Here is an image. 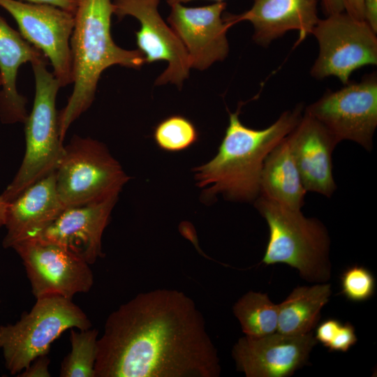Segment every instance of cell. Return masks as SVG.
I'll return each instance as SVG.
<instances>
[{
    "label": "cell",
    "instance_id": "1",
    "mask_svg": "<svg viewBox=\"0 0 377 377\" xmlns=\"http://www.w3.org/2000/svg\"><path fill=\"white\" fill-rule=\"evenodd\" d=\"M95 377H217L221 366L202 314L184 293H141L107 318Z\"/></svg>",
    "mask_w": 377,
    "mask_h": 377
},
{
    "label": "cell",
    "instance_id": "2",
    "mask_svg": "<svg viewBox=\"0 0 377 377\" xmlns=\"http://www.w3.org/2000/svg\"><path fill=\"white\" fill-rule=\"evenodd\" d=\"M241 105L229 112V124L216 156L195 168L199 186L207 196L221 193L228 200L255 201L260 195V175L268 154L295 127L303 114L297 105L283 112L270 126L253 129L239 119Z\"/></svg>",
    "mask_w": 377,
    "mask_h": 377
},
{
    "label": "cell",
    "instance_id": "3",
    "mask_svg": "<svg viewBox=\"0 0 377 377\" xmlns=\"http://www.w3.org/2000/svg\"><path fill=\"white\" fill-rule=\"evenodd\" d=\"M112 0H76L70 40L73 88L58 112L59 135L64 141L71 125L90 108L102 73L119 65L140 68L145 59L138 50L118 46L111 34Z\"/></svg>",
    "mask_w": 377,
    "mask_h": 377
},
{
    "label": "cell",
    "instance_id": "4",
    "mask_svg": "<svg viewBox=\"0 0 377 377\" xmlns=\"http://www.w3.org/2000/svg\"><path fill=\"white\" fill-rule=\"evenodd\" d=\"M254 202L269 228L261 263L286 264L309 282H326L331 275L330 239L323 223L304 216L301 209L286 207L263 195Z\"/></svg>",
    "mask_w": 377,
    "mask_h": 377
},
{
    "label": "cell",
    "instance_id": "5",
    "mask_svg": "<svg viewBox=\"0 0 377 377\" xmlns=\"http://www.w3.org/2000/svg\"><path fill=\"white\" fill-rule=\"evenodd\" d=\"M31 64L35 95L24 124L25 154L21 165L1 195L10 202L38 180L55 171L64 151L60 138L56 99L61 86L47 68L45 57Z\"/></svg>",
    "mask_w": 377,
    "mask_h": 377
},
{
    "label": "cell",
    "instance_id": "6",
    "mask_svg": "<svg viewBox=\"0 0 377 377\" xmlns=\"http://www.w3.org/2000/svg\"><path fill=\"white\" fill-rule=\"evenodd\" d=\"M90 327L89 318L72 299L37 298L19 321L0 326V348L6 367L11 374H17L37 357L47 355L51 343L66 330Z\"/></svg>",
    "mask_w": 377,
    "mask_h": 377
},
{
    "label": "cell",
    "instance_id": "7",
    "mask_svg": "<svg viewBox=\"0 0 377 377\" xmlns=\"http://www.w3.org/2000/svg\"><path fill=\"white\" fill-rule=\"evenodd\" d=\"M55 178L65 209L118 197L129 179L104 144L77 135L64 146Z\"/></svg>",
    "mask_w": 377,
    "mask_h": 377
},
{
    "label": "cell",
    "instance_id": "8",
    "mask_svg": "<svg viewBox=\"0 0 377 377\" xmlns=\"http://www.w3.org/2000/svg\"><path fill=\"white\" fill-rule=\"evenodd\" d=\"M376 34L364 20L346 13L319 19L311 31L319 50L311 75L317 80L334 76L346 84L355 71L376 66Z\"/></svg>",
    "mask_w": 377,
    "mask_h": 377
},
{
    "label": "cell",
    "instance_id": "9",
    "mask_svg": "<svg viewBox=\"0 0 377 377\" xmlns=\"http://www.w3.org/2000/svg\"><path fill=\"white\" fill-rule=\"evenodd\" d=\"M304 112L338 142L351 140L371 151L377 126L376 73L366 75L359 82L349 81L339 90L326 91Z\"/></svg>",
    "mask_w": 377,
    "mask_h": 377
},
{
    "label": "cell",
    "instance_id": "10",
    "mask_svg": "<svg viewBox=\"0 0 377 377\" xmlns=\"http://www.w3.org/2000/svg\"><path fill=\"white\" fill-rule=\"evenodd\" d=\"M36 299L59 296L68 299L87 293L94 285L89 264L79 255L40 237L15 244Z\"/></svg>",
    "mask_w": 377,
    "mask_h": 377
},
{
    "label": "cell",
    "instance_id": "11",
    "mask_svg": "<svg viewBox=\"0 0 377 377\" xmlns=\"http://www.w3.org/2000/svg\"><path fill=\"white\" fill-rule=\"evenodd\" d=\"M0 6L15 19L22 37L50 63L61 87L72 84L70 40L74 14L50 4L17 0H0Z\"/></svg>",
    "mask_w": 377,
    "mask_h": 377
},
{
    "label": "cell",
    "instance_id": "12",
    "mask_svg": "<svg viewBox=\"0 0 377 377\" xmlns=\"http://www.w3.org/2000/svg\"><path fill=\"white\" fill-rule=\"evenodd\" d=\"M160 0H113L114 14L119 20L130 15L138 20L136 44L145 63L168 62L166 69L156 80V85L168 82L181 87L189 75L191 63L187 51L172 28L161 16Z\"/></svg>",
    "mask_w": 377,
    "mask_h": 377
},
{
    "label": "cell",
    "instance_id": "13",
    "mask_svg": "<svg viewBox=\"0 0 377 377\" xmlns=\"http://www.w3.org/2000/svg\"><path fill=\"white\" fill-rule=\"evenodd\" d=\"M317 341L313 332L289 335L274 332L260 337L244 336L232 355L246 377H288L306 364Z\"/></svg>",
    "mask_w": 377,
    "mask_h": 377
},
{
    "label": "cell",
    "instance_id": "14",
    "mask_svg": "<svg viewBox=\"0 0 377 377\" xmlns=\"http://www.w3.org/2000/svg\"><path fill=\"white\" fill-rule=\"evenodd\" d=\"M170 7L168 22L185 47L191 68L203 71L227 57L230 27L223 16L224 1L199 7L181 3Z\"/></svg>",
    "mask_w": 377,
    "mask_h": 377
},
{
    "label": "cell",
    "instance_id": "15",
    "mask_svg": "<svg viewBox=\"0 0 377 377\" xmlns=\"http://www.w3.org/2000/svg\"><path fill=\"white\" fill-rule=\"evenodd\" d=\"M318 0H253L251 7L242 13L223 15L229 27L242 21L253 27V40L267 47L272 41L290 31L299 32L296 44L303 41L318 22Z\"/></svg>",
    "mask_w": 377,
    "mask_h": 377
},
{
    "label": "cell",
    "instance_id": "16",
    "mask_svg": "<svg viewBox=\"0 0 377 377\" xmlns=\"http://www.w3.org/2000/svg\"><path fill=\"white\" fill-rule=\"evenodd\" d=\"M287 139L305 190L331 197L337 188L332 154L339 142L304 111Z\"/></svg>",
    "mask_w": 377,
    "mask_h": 377
},
{
    "label": "cell",
    "instance_id": "17",
    "mask_svg": "<svg viewBox=\"0 0 377 377\" xmlns=\"http://www.w3.org/2000/svg\"><path fill=\"white\" fill-rule=\"evenodd\" d=\"M117 198L66 208L38 237L66 247L94 264L103 256L102 235Z\"/></svg>",
    "mask_w": 377,
    "mask_h": 377
},
{
    "label": "cell",
    "instance_id": "18",
    "mask_svg": "<svg viewBox=\"0 0 377 377\" xmlns=\"http://www.w3.org/2000/svg\"><path fill=\"white\" fill-rule=\"evenodd\" d=\"M65 209L56 188L55 171L28 187L8 202L4 248L38 237Z\"/></svg>",
    "mask_w": 377,
    "mask_h": 377
},
{
    "label": "cell",
    "instance_id": "19",
    "mask_svg": "<svg viewBox=\"0 0 377 377\" xmlns=\"http://www.w3.org/2000/svg\"><path fill=\"white\" fill-rule=\"evenodd\" d=\"M45 57L14 30L0 15V120L3 124L24 123L27 100L20 94L16 81L19 68Z\"/></svg>",
    "mask_w": 377,
    "mask_h": 377
},
{
    "label": "cell",
    "instance_id": "20",
    "mask_svg": "<svg viewBox=\"0 0 377 377\" xmlns=\"http://www.w3.org/2000/svg\"><path fill=\"white\" fill-rule=\"evenodd\" d=\"M287 136L272 149L264 161L260 195L286 207L301 209L306 191Z\"/></svg>",
    "mask_w": 377,
    "mask_h": 377
},
{
    "label": "cell",
    "instance_id": "21",
    "mask_svg": "<svg viewBox=\"0 0 377 377\" xmlns=\"http://www.w3.org/2000/svg\"><path fill=\"white\" fill-rule=\"evenodd\" d=\"M331 285L319 283L298 286L278 304L277 332L302 335L313 332L323 307L329 302Z\"/></svg>",
    "mask_w": 377,
    "mask_h": 377
},
{
    "label": "cell",
    "instance_id": "22",
    "mask_svg": "<svg viewBox=\"0 0 377 377\" xmlns=\"http://www.w3.org/2000/svg\"><path fill=\"white\" fill-rule=\"evenodd\" d=\"M246 336L260 337L274 333L278 325V304L265 293L249 291L232 307Z\"/></svg>",
    "mask_w": 377,
    "mask_h": 377
},
{
    "label": "cell",
    "instance_id": "23",
    "mask_svg": "<svg viewBox=\"0 0 377 377\" xmlns=\"http://www.w3.org/2000/svg\"><path fill=\"white\" fill-rule=\"evenodd\" d=\"M71 329V352L61 364V377H95L98 330Z\"/></svg>",
    "mask_w": 377,
    "mask_h": 377
},
{
    "label": "cell",
    "instance_id": "24",
    "mask_svg": "<svg viewBox=\"0 0 377 377\" xmlns=\"http://www.w3.org/2000/svg\"><path fill=\"white\" fill-rule=\"evenodd\" d=\"M193 124L181 115H172L161 121L155 128L154 138L163 150L176 152L184 150L198 140Z\"/></svg>",
    "mask_w": 377,
    "mask_h": 377
},
{
    "label": "cell",
    "instance_id": "25",
    "mask_svg": "<svg viewBox=\"0 0 377 377\" xmlns=\"http://www.w3.org/2000/svg\"><path fill=\"white\" fill-rule=\"evenodd\" d=\"M342 294L349 300L361 302L369 300L376 290V279L367 268L353 265L348 267L341 277Z\"/></svg>",
    "mask_w": 377,
    "mask_h": 377
},
{
    "label": "cell",
    "instance_id": "26",
    "mask_svg": "<svg viewBox=\"0 0 377 377\" xmlns=\"http://www.w3.org/2000/svg\"><path fill=\"white\" fill-rule=\"evenodd\" d=\"M325 16L346 13L350 16L364 20L363 0H320Z\"/></svg>",
    "mask_w": 377,
    "mask_h": 377
},
{
    "label": "cell",
    "instance_id": "27",
    "mask_svg": "<svg viewBox=\"0 0 377 377\" xmlns=\"http://www.w3.org/2000/svg\"><path fill=\"white\" fill-rule=\"evenodd\" d=\"M357 338L353 325L350 323L341 325L333 339L327 347L330 351L347 352L356 343Z\"/></svg>",
    "mask_w": 377,
    "mask_h": 377
},
{
    "label": "cell",
    "instance_id": "28",
    "mask_svg": "<svg viewBox=\"0 0 377 377\" xmlns=\"http://www.w3.org/2000/svg\"><path fill=\"white\" fill-rule=\"evenodd\" d=\"M341 323L337 319L329 318L321 323L316 330L315 338L325 347H327L333 339Z\"/></svg>",
    "mask_w": 377,
    "mask_h": 377
},
{
    "label": "cell",
    "instance_id": "29",
    "mask_svg": "<svg viewBox=\"0 0 377 377\" xmlns=\"http://www.w3.org/2000/svg\"><path fill=\"white\" fill-rule=\"evenodd\" d=\"M47 355L35 359L29 366L18 376L22 377H50V360Z\"/></svg>",
    "mask_w": 377,
    "mask_h": 377
},
{
    "label": "cell",
    "instance_id": "30",
    "mask_svg": "<svg viewBox=\"0 0 377 377\" xmlns=\"http://www.w3.org/2000/svg\"><path fill=\"white\" fill-rule=\"evenodd\" d=\"M364 20L377 33V0H363Z\"/></svg>",
    "mask_w": 377,
    "mask_h": 377
},
{
    "label": "cell",
    "instance_id": "31",
    "mask_svg": "<svg viewBox=\"0 0 377 377\" xmlns=\"http://www.w3.org/2000/svg\"><path fill=\"white\" fill-rule=\"evenodd\" d=\"M34 3L50 4L74 13L76 8V0H24Z\"/></svg>",
    "mask_w": 377,
    "mask_h": 377
},
{
    "label": "cell",
    "instance_id": "32",
    "mask_svg": "<svg viewBox=\"0 0 377 377\" xmlns=\"http://www.w3.org/2000/svg\"><path fill=\"white\" fill-rule=\"evenodd\" d=\"M8 205V202L1 195H0V228H1L2 226L5 225Z\"/></svg>",
    "mask_w": 377,
    "mask_h": 377
},
{
    "label": "cell",
    "instance_id": "33",
    "mask_svg": "<svg viewBox=\"0 0 377 377\" xmlns=\"http://www.w3.org/2000/svg\"><path fill=\"white\" fill-rule=\"evenodd\" d=\"M193 1V0H166L167 3L171 6L174 4H177V3H181V4H183V3H187V2H189V1ZM211 1H214L215 2H218V1H223V0H211Z\"/></svg>",
    "mask_w": 377,
    "mask_h": 377
},
{
    "label": "cell",
    "instance_id": "34",
    "mask_svg": "<svg viewBox=\"0 0 377 377\" xmlns=\"http://www.w3.org/2000/svg\"><path fill=\"white\" fill-rule=\"evenodd\" d=\"M1 86V77L0 76V87Z\"/></svg>",
    "mask_w": 377,
    "mask_h": 377
}]
</instances>
